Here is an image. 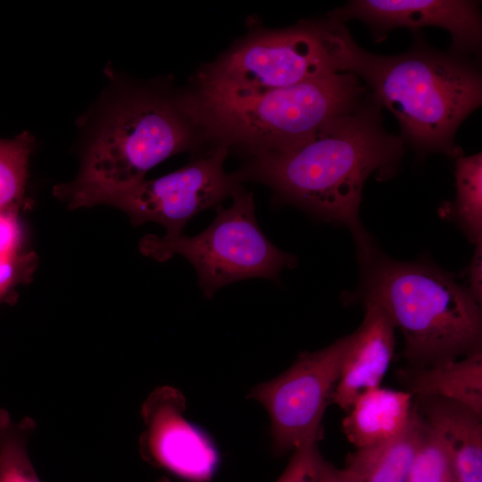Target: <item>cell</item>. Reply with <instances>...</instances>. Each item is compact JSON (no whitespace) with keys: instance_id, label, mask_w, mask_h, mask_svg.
Listing matches in <instances>:
<instances>
[{"instance_id":"cell-19","label":"cell","mask_w":482,"mask_h":482,"mask_svg":"<svg viewBox=\"0 0 482 482\" xmlns=\"http://www.w3.org/2000/svg\"><path fill=\"white\" fill-rule=\"evenodd\" d=\"M33 142L28 132L0 139V210H18L21 203Z\"/></svg>"},{"instance_id":"cell-17","label":"cell","mask_w":482,"mask_h":482,"mask_svg":"<svg viewBox=\"0 0 482 482\" xmlns=\"http://www.w3.org/2000/svg\"><path fill=\"white\" fill-rule=\"evenodd\" d=\"M455 199L448 215L474 245L482 241V154L455 159Z\"/></svg>"},{"instance_id":"cell-24","label":"cell","mask_w":482,"mask_h":482,"mask_svg":"<svg viewBox=\"0 0 482 482\" xmlns=\"http://www.w3.org/2000/svg\"><path fill=\"white\" fill-rule=\"evenodd\" d=\"M473 257L466 268L468 288L473 298L481 304L482 302V241L475 245Z\"/></svg>"},{"instance_id":"cell-21","label":"cell","mask_w":482,"mask_h":482,"mask_svg":"<svg viewBox=\"0 0 482 482\" xmlns=\"http://www.w3.org/2000/svg\"><path fill=\"white\" fill-rule=\"evenodd\" d=\"M37 266L32 252L0 255V303L12 297L17 287L31 278Z\"/></svg>"},{"instance_id":"cell-4","label":"cell","mask_w":482,"mask_h":482,"mask_svg":"<svg viewBox=\"0 0 482 482\" xmlns=\"http://www.w3.org/2000/svg\"><path fill=\"white\" fill-rule=\"evenodd\" d=\"M361 282L352 299L379 306L404 338L410 367L482 351V312L465 285L428 261L402 262L375 246L358 259Z\"/></svg>"},{"instance_id":"cell-14","label":"cell","mask_w":482,"mask_h":482,"mask_svg":"<svg viewBox=\"0 0 482 482\" xmlns=\"http://www.w3.org/2000/svg\"><path fill=\"white\" fill-rule=\"evenodd\" d=\"M412 395L379 386L366 389L352 403L342 422L344 434L355 449L393 439L407 427Z\"/></svg>"},{"instance_id":"cell-12","label":"cell","mask_w":482,"mask_h":482,"mask_svg":"<svg viewBox=\"0 0 482 482\" xmlns=\"http://www.w3.org/2000/svg\"><path fill=\"white\" fill-rule=\"evenodd\" d=\"M365 313L350 334L331 402L346 412L366 389L379 386L394 355L395 326L374 303H363Z\"/></svg>"},{"instance_id":"cell-16","label":"cell","mask_w":482,"mask_h":482,"mask_svg":"<svg viewBox=\"0 0 482 482\" xmlns=\"http://www.w3.org/2000/svg\"><path fill=\"white\" fill-rule=\"evenodd\" d=\"M422 419L412 403L406 428L388 441L355 449L345 459V469L362 482H408L420 441Z\"/></svg>"},{"instance_id":"cell-2","label":"cell","mask_w":482,"mask_h":482,"mask_svg":"<svg viewBox=\"0 0 482 482\" xmlns=\"http://www.w3.org/2000/svg\"><path fill=\"white\" fill-rule=\"evenodd\" d=\"M370 98L353 73H336L295 86L232 93L204 86L178 104L192 125L218 145L252 158L303 144L332 120L356 111Z\"/></svg>"},{"instance_id":"cell-9","label":"cell","mask_w":482,"mask_h":482,"mask_svg":"<svg viewBox=\"0 0 482 482\" xmlns=\"http://www.w3.org/2000/svg\"><path fill=\"white\" fill-rule=\"evenodd\" d=\"M349 340L350 334L320 350L301 353L287 370L250 391L249 398L260 403L270 417L277 453L320 438Z\"/></svg>"},{"instance_id":"cell-25","label":"cell","mask_w":482,"mask_h":482,"mask_svg":"<svg viewBox=\"0 0 482 482\" xmlns=\"http://www.w3.org/2000/svg\"><path fill=\"white\" fill-rule=\"evenodd\" d=\"M314 482H362L353 471L339 469L322 459Z\"/></svg>"},{"instance_id":"cell-7","label":"cell","mask_w":482,"mask_h":482,"mask_svg":"<svg viewBox=\"0 0 482 482\" xmlns=\"http://www.w3.org/2000/svg\"><path fill=\"white\" fill-rule=\"evenodd\" d=\"M233 197L229 207H216L215 219L201 233L193 237L146 235L139 242L141 253L158 262L175 254L186 258L207 298L220 287L246 278L278 281L280 271L294 268L297 259L278 249L261 230L252 193L241 188Z\"/></svg>"},{"instance_id":"cell-10","label":"cell","mask_w":482,"mask_h":482,"mask_svg":"<svg viewBox=\"0 0 482 482\" xmlns=\"http://www.w3.org/2000/svg\"><path fill=\"white\" fill-rule=\"evenodd\" d=\"M186 399L171 386L156 388L145 401L140 437L143 457L171 474L206 482L215 474L220 457L212 439L185 418Z\"/></svg>"},{"instance_id":"cell-13","label":"cell","mask_w":482,"mask_h":482,"mask_svg":"<svg viewBox=\"0 0 482 482\" xmlns=\"http://www.w3.org/2000/svg\"><path fill=\"white\" fill-rule=\"evenodd\" d=\"M413 406L451 453L460 482H482V417L439 397H415Z\"/></svg>"},{"instance_id":"cell-20","label":"cell","mask_w":482,"mask_h":482,"mask_svg":"<svg viewBox=\"0 0 482 482\" xmlns=\"http://www.w3.org/2000/svg\"><path fill=\"white\" fill-rule=\"evenodd\" d=\"M421 419L420 441L408 482H460L451 453L427 421Z\"/></svg>"},{"instance_id":"cell-11","label":"cell","mask_w":482,"mask_h":482,"mask_svg":"<svg viewBox=\"0 0 482 482\" xmlns=\"http://www.w3.org/2000/svg\"><path fill=\"white\" fill-rule=\"evenodd\" d=\"M342 22L359 20L369 26L376 42L396 28L413 32L437 27L451 35L452 51L470 57L480 52L482 19L479 2L470 0H354L328 13Z\"/></svg>"},{"instance_id":"cell-1","label":"cell","mask_w":482,"mask_h":482,"mask_svg":"<svg viewBox=\"0 0 482 482\" xmlns=\"http://www.w3.org/2000/svg\"><path fill=\"white\" fill-rule=\"evenodd\" d=\"M381 108L370 98L362 107L328 122L291 150L250 161L237 179L270 187L278 202L296 206L315 219L347 227L357 257L375 245L359 215L367 179L393 177L404 154L400 136L387 132Z\"/></svg>"},{"instance_id":"cell-23","label":"cell","mask_w":482,"mask_h":482,"mask_svg":"<svg viewBox=\"0 0 482 482\" xmlns=\"http://www.w3.org/2000/svg\"><path fill=\"white\" fill-rule=\"evenodd\" d=\"M18 210H0V255L21 252V227Z\"/></svg>"},{"instance_id":"cell-8","label":"cell","mask_w":482,"mask_h":482,"mask_svg":"<svg viewBox=\"0 0 482 482\" xmlns=\"http://www.w3.org/2000/svg\"><path fill=\"white\" fill-rule=\"evenodd\" d=\"M228 154V147L218 145L171 173L103 195L94 205L109 204L123 211L134 226L152 221L163 226L166 236L181 235L194 216L219 206L242 188L235 174L224 170Z\"/></svg>"},{"instance_id":"cell-15","label":"cell","mask_w":482,"mask_h":482,"mask_svg":"<svg viewBox=\"0 0 482 482\" xmlns=\"http://www.w3.org/2000/svg\"><path fill=\"white\" fill-rule=\"evenodd\" d=\"M398 378L412 396L455 401L482 417V351L461 360L399 370Z\"/></svg>"},{"instance_id":"cell-26","label":"cell","mask_w":482,"mask_h":482,"mask_svg":"<svg viewBox=\"0 0 482 482\" xmlns=\"http://www.w3.org/2000/svg\"><path fill=\"white\" fill-rule=\"evenodd\" d=\"M157 482H172V481H170V480L169 478H161L160 480H158Z\"/></svg>"},{"instance_id":"cell-6","label":"cell","mask_w":482,"mask_h":482,"mask_svg":"<svg viewBox=\"0 0 482 482\" xmlns=\"http://www.w3.org/2000/svg\"><path fill=\"white\" fill-rule=\"evenodd\" d=\"M362 49L344 22L328 16L243 40L204 69L198 85L239 94L287 87L353 73Z\"/></svg>"},{"instance_id":"cell-22","label":"cell","mask_w":482,"mask_h":482,"mask_svg":"<svg viewBox=\"0 0 482 482\" xmlns=\"http://www.w3.org/2000/svg\"><path fill=\"white\" fill-rule=\"evenodd\" d=\"M319 438L308 440L294 453L276 482H314L322 456L318 449Z\"/></svg>"},{"instance_id":"cell-3","label":"cell","mask_w":482,"mask_h":482,"mask_svg":"<svg viewBox=\"0 0 482 482\" xmlns=\"http://www.w3.org/2000/svg\"><path fill=\"white\" fill-rule=\"evenodd\" d=\"M405 53L362 49L353 70L373 101L399 122L401 138L420 156L462 154L455 135L482 102V78L470 57L429 46L420 36Z\"/></svg>"},{"instance_id":"cell-18","label":"cell","mask_w":482,"mask_h":482,"mask_svg":"<svg viewBox=\"0 0 482 482\" xmlns=\"http://www.w3.org/2000/svg\"><path fill=\"white\" fill-rule=\"evenodd\" d=\"M34 428L31 419L15 422L0 409V482H40L27 450Z\"/></svg>"},{"instance_id":"cell-5","label":"cell","mask_w":482,"mask_h":482,"mask_svg":"<svg viewBox=\"0 0 482 482\" xmlns=\"http://www.w3.org/2000/svg\"><path fill=\"white\" fill-rule=\"evenodd\" d=\"M103 104L78 176L54 188L71 209L92 206L99 196L141 181L154 166L194 143L195 128L177 99L120 88Z\"/></svg>"}]
</instances>
